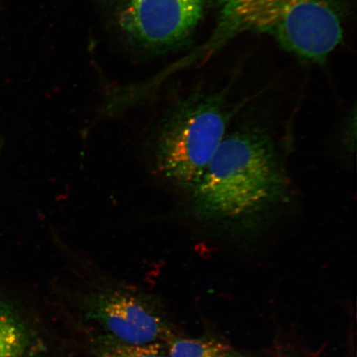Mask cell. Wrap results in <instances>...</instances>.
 <instances>
[{
	"label": "cell",
	"mask_w": 357,
	"mask_h": 357,
	"mask_svg": "<svg viewBox=\"0 0 357 357\" xmlns=\"http://www.w3.org/2000/svg\"><path fill=\"white\" fill-rule=\"evenodd\" d=\"M284 177L272 138L258 127L227 132L190 192L195 215L212 225H253L278 206Z\"/></svg>",
	"instance_id": "6da1fadb"
},
{
	"label": "cell",
	"mask_w": 357,
	"mask_h": 357,
	"mask_svg": "<svg viewBox=\"0 0 357 357\" xmlns=\"http://www.w3.org/2000/svg\"><path fill=\"white\" fill-rule=\"evenodd\" d=\"M215 31L201 54L206 59L230 39L261 33L305 61L324 62L343 39L336 0H217Z\"/></svg>",
	"instance_id": "7a4b0ae2"
},
{
	"label": "cell",
	"mask_w": 357,
	"mask_h": 357,
	"mask_svg": "<svg viewBox=\"0 0 357 357\" xmlns=\"http://www.w3.org/2000/svg\"><path fill=\"white\" fill-rule=\"evenodd\" d=\"M231 110L223 91L196 89L165 116L155 138L156 167L190 193L227 134Z\"/></svg>",
	"instance_id": "3957f363"
},
{
	"label": "cell",
	"mask_w": 357,
	"mask_h": 357,
	"mask_svg": "<svg viewBox=\"0 0 357 357\" xmlns=\"http://www.w3.org/2000/svg\"><path fill=\"white\" fill-rule=\"evenodd\" d=\"M70 305L93 333L128 344L167 345L175 336L158 298L128 285L89 284L70 296Z\"/></svg>",
	"instance_id": "277c9868"
},
{
	"label": "cell",
	"mask_w": 357,
	"mask_h": 357,
	"mask_svg": "<svg viewBox=\"0 0 357 357\" xmlns=\"http://www.w3.org/2000/svg\"><path fill=\"white\" fill-rule=\"evenodd\" d=\"M107 24L125 43L151 53L172 50L202 20L206 0H98Z\"/></svg>",
	"instance_id": "5b68a950"
},
{
	"label": "cell",
	"mask_w": 357,
	"mask_h": 357,
	"mask_svg": "<svg viewBox=\"0 0 357 357\" xmlns=\"http://www.w3.org/2000/svg\"><path fill=\"white\" fill-rule=\"evenodd\" d=\"M46 339L20 307L0 294V357H47Z\"/></svg>",
	"instance_id": "8992f818"
},
{
	"label": "cell",
	"mask_w": 357,
	"mask_h": 357,
	"mask_svg": "<svg viewBox=\"0 0 357 357\" xmlns=\"http://www.w3.org/2000/svg\"><path fill=\"white\" fill-rule=\"evenodd\" d=\"M168 357H245L217 337L189 338L176 335L167 345Z\"/></svg>",
	"instance_id": "52a82bcc"
},
{
	"label": "cell",
	"mask_w": 357,
	"mask_h": 357,
	"mask_svg": "<svg viewBox=\"0 0 357 357\" xmlns=\"http://www.w3.org/2000/svg\"><path fill=\"white\" fill-rule=\"evenodd\" d=\"M87 348L96 357H168L167 345L128 344L104 334L93 333Z\"/></svg>",
	"instance_id": "ba28073f"
},
{
	"label": "cell",
	"mask_w": 357,
	"mask_h": 357,
	"mask_svg": "<svg viewBox=\"0 0 357 357\" xmlns=\"http://www.w3.org/2000/svg\"><path fill=\"white\" fill-rule=\"evenodd\" d=\"M260 357H297L296 355L292 354L291 352L276 351L271 352V354H266Z\"/></svg>",
	"instance_id": "9c48e42d"
},
{
	"label": "cell",
	"mask_w": 357,
	"mask_h": 357,
	"mask_svg": "<svg viewBox=\"0 0 357 357\" xmlns=\"http://www.w3.org/2000/svg\"><path fill=\"white\" fill-rule=\"evenodd\" d=\"M0 147H1V146H0Z\"/></svg>",
	"instance_id": "30bf717a"
}]
</instances>
